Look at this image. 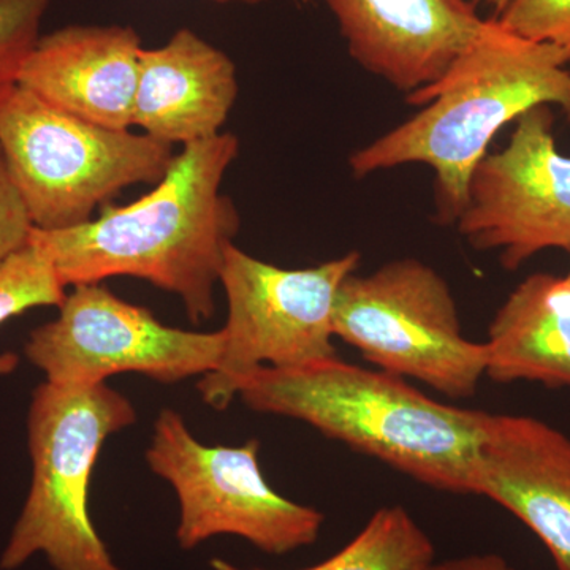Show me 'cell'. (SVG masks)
<instances>
[{
	"label": "cell",
	"mask_w": 570,
	"mask_h": 570,
	"mask_svg": "<svg viewBox=\"0 0 570 570\" xmlns=\"http://www.w3.org/2000/svg\"><path fill=\"white\" fill-rule=\"evenodd\" d=\"M238 153L234 134L183 146L151 193L126 206L105 204L97 219L78 227L32 228L31 242L66 287L137 277L178 295L193 324L209 321L225 250L242 225L234 202L220 194Z\"/></svg>",
	"instance_id": "cell-1"
},
{
	"label": "cell",
	"mask_w": 570,
	"mask_h": 570,
	"mask_svg": "<svg viewBox=\"0 0 570 570\" xmlns=\"http://www.w3.org/2000/svg\"><path fill=\"white\" fill-rule=\"evenodd\" d=\"M564 52L505 31L490 18L485 32L434 85L407 96L422 111L352 154L355 178L422 164L436 176V220L455 225L469 183L502 127L532 108L570 111Z\"/></svg>",
	"instance_id": "cell-2"
},
{
	"label": "cell",
	"mask_w": 570,
	"mask_h": 570,
	"mask_svg": "<svg viewBox=\"0 0 570 570\" xmlns=\"http://www.w3.org/2000/svg\"><path fill=\"white\" fill-rule=\"evenodd\" d=\"M253 411L283 415L452 494H472L485 414L423 395L406 379L333 356L294 370L261 367L236 384Z\"/></svg>",
	"instance_id": "cell-3"
},
{
	"label": "cell",
	"mask_w": 570,
	"mask_h": 570,
	"mask_svg": "<svg viewBox=\"0 0 570 570\" xmlns=\"http://www.w3.org/2000/svg\"><path fill=\"white\" fill-rule=\"evenodd\" d=\"M135 422L134 404L105 382L47 381L36 389L28 420L32 485L0 569L41 553L56 570H121L94 528L89 485L105 441Z\"/></svg>",
	"instance_id": "cell-4"
},
{
	"label": "cell",
	"mask_w": 570,
	"mask_h": 570,
	"mask_svg": "<svg viewBox=\"0 0 570 570\" xmlns=\"http://www.w3.org/2000/svg\"><path fill=\"white\" fill-rule=\"evenodd\" d=\"M0 149L39 230H66L134 184H157L174 146L58 110L22 86L0 100Z\"/></svg>",
	"instance_id": "cell-5"
},
{
	"label": "cell",
	"mask_w": 570,
	"mask_h": 570,
	"mask_svg": "<svg viewBox=\"0 0 570 570\" xmlns=\"http://www.w3.org/2000/svg\"><path fill=\"white\" fill-rule=\"evenodd\" d=\"M333 333L379 370L452 400L474 396L485 377V343L463 335L448 281L417 258L351 273L337 288Z\"/></svg>",
	"instance_id": "cell-6"
},
{
	"label": "cell",
	"mask_w": 570,
	"mask_h": 570,
	"mask_svg": "<svg viewBox=\"0 0 570 570\" xmlns=\"http://www.w3.org/2000/svg\"><path fill=\"white\" fill-rule=\"evenodd\" d=\"M360 258L352 250L309 268L287 269L258 261L235 243L228 246L219 276L228 306L224 351L216 370L198 382L205 403L224 411L236 384L261 367L294 370L337 356L333 306Z\"/></svg>",
	"instance_id": "cell-7"
},
{
	"label": "cell",
	"mask_w": 570,
	"mask_h": 570,
	"mask_svg": "<svg viewBox=\"0 0 570 570\" xmlns=\"http://www.w3.org/2000/svg\"><path fill=\"white\" fill-rule=\"evenodd\" d=\"M258 441L205 445L174 409H163L146 461L174 487L181 508L176 539L184 550L214 535H236L269 554L313 546L324 513L272 489L258 463Z\"/></svg>",
	"instance_id": "cell-8"
},
{
	"label": "cell",
	"mask_w": 570,
	"mask_h": 570,
	"mask_svg": "<svg viewBox=\"0 0 570 570\" xmlns=\"http://www.w3.org/2000/svg\"><path fill=\"white\" fill-rule=\"evenodd\" d=\"M224 332L175 328L100 284L75 285L59 316L32 330L24 355L61 384H102L137 373L163 384L205 376L219 365Z\"/></svg>",
	"instance_id": "cell-9"
},
{
	"label": "cell",
	"mask_w": 570,
	"mask_h": 570,
	"mask_svg": "<svg viewBox=\"0 0 570 570\" xmlns=\"http://www.w3.org/2000/svg\"><path fill=\"white\" fill-rule=\"evenodd\" d=\"M553 122L547 105L517 119L508 145L475 168L455 223L469 246L497 250L509 272L543 250L570 253V156Z\"/></svg>",
	"instance_id": "cell-10"
},
{
	"label": "cell",
	"mask_w": 570,
	"mask_h": 570,
	"mask_svg": "<svg viewBox=\"0 0 570 570\" xmlns=\"http://www.w3.org/2000/svg\"><path fill=\"white\" fill-rule=\"evenodd\" d=\"M360 67L397 91L434 85L485 32L468 0H322Z\"/></svg>",
	"instance_id": "cell-11"
},
{
	"label": "cell",
	"mask_w": 570,
	"mask_h": 570,
	"mask_svg": "<svg viewBox=\"0 0 570 570\" xmlns=\"http://www.w3.org/2000/svg\"><path fill=\"white\" fill-rule=\"evenodd\" d=\"M474 497L489 498L570 570V438L528 415L485 414Z\"/></svg>",
	"instance_id": "cell-12"
},
{
	"label": "cell",
	"mask_w": 570,
	"mask_h": 570,
	"mask_svg": "<svg viewBox=\"0 0 570 570\" xmlns=\"http://www.w3.org/2000/svg\"><path fill=\"white\" fill-rule=\"evenodd\" d=\"M141 50L130 26H67L40 37L18 85L82 121L130 130Z\"/></svg>",
	"instance_id": "cell-13"
},
{
	"label": "cell",
	"mask_w": 570,
	"mask_h": 570,
	"mask_svg": "<svg viewBox=\"0 0 570 570\" xmlns=\"http://www.w3.org/2000/svg\"><path fill=\"white\" fill-rule=\"evenodd\" d=\"M234 61L190 29L159 48H142L134 126L168 142L190 145L220 134L238 97Z\"/></svg>",
	"instance_id": "cell-14"
},
{
	"label": "cell",
	"mask_w": 570,
	"mask_h": 570,
	"mask_svg": "<svg viewBox=\"0 0 570 570\" xmlns=\"http://www.w3.org/2000/svg\"><path fill=\"white\" fill-rule=\"evenodd\" d=\"M485 348V376L498 384L570 389L568 277L535 273L521 281L494 314Z\"/></svg>",
	"instance_id": "cell-15"
},
{
	"label": "cell",
	"mask_w": 570,
	"mask_h": 570,
	"mask_svg": "<svg viewBox=\"0 0 570 570\" xmlns=\"http://www.w3.org/2000/svg\"><path fill=\"white\" fill-rule=\"evenodd\" d=\"M436 560L433 539L403 505L377 509L362 531L344 549L299 570H419ZM214 570L242 569L224 560H213Z\"/></svg>",
	"instance_id": "cell-16"
},
{
	"label": "cell",
	"mask_w": 570,
	"mask_h": 570,
	"mask_svg": "<svg viewBox=\"0 0 570 570\" xmlns=\"http://www.w3.org/2000/svg\"><path fill=\"white\" fill-rule=\"evenodd\" d=\"M66 296L51 258L31 238L0 264V325L32 307L61 306ZM18 363V355L0 354V376L13 373Z\"/></svg>",
	"instance_id": "cell-17"
},
{
	"label": "cell",
	"mask_w": 570,
	"mask_h": 570,
	"mask_svg": "<svg viewBox=\"0 0 570 570\" xmlns=\"http://www.w3.org/2000/svg\"><path fill=\"white\" fill-rule=\"evenodd\" d=\"M51 0H0V100L18 86Z\"/></svg>",
	"instance_id": "cell-18"
},
{
	"label": "cell",
	"mask_w": 570,
	"mask_h": 570,
	"mask_svg": "<svg viewBox=\"0 0 570 570\" xmlns=\"http://www.w3.org/2000/svg\"><path fill=\"white\" fill-rule=\"evenodd\" d=\"M494 20L521 39L558 48L570 62V0H512Z\"/></svg>",
	"instance_id": "cell-19"
},
{
	"label": "cell",
	"mask_w": 570,
	"mask_h": 570,
	"mask_svg": "<svg viewBox=\"0 0 570 570\" xmlns=\"http://www.w3.org/2000/svg\"><path fill=\"white\" fill-rule=\"evenodd\" d=\"M33 224L0 149V264L24 247Z\"/></svg>",
	"instance_id": "cell-20"
},
{
	"label": "cell",
	"mask_w": 570,
	"mask_h": 570,
	"mask_svg": "<svg viewBox=\"0 0 570 570\" xmlns=\"http://www.w3.org/2000/svg\"><path fill=\"white\" fill-rule=\"evenodd\" d=\"M419 570H519L498 553H471L463 557L434 560Z\"/></svg>",
	"instance_id": "cell-21"
},
{
	"label": "cell",
	"mask_w": 570,
	"mask_h": 570,
	"mask_svg": "<svg viewBox=\"0 0 570 570\" xmlns=\"http://www.w3.org/2000/svg\"><path fill=\"white\" fill-rule=\"evenodd\" d=\"M468 2L471 3V6H474L475 9H478L479 6L487 7V9L493 11L494 18H498L502 11L508 9L509 3L512 2V0H468Z\"/></svg>",
	"instance_id": "cell-22"
},
{
	"label": "cell",
	"mask_w": 570,
	"mask_h": 570,
	"mask_svg": "<svg viewBox=\"0 0 570 570\" xmlns=\"http://www.w3.org/2000/svg\"><path fill=\"white\" fill-rule=\"evenodd\" d=\"M217 3H247V6H254V3L266 2V0H213Z\"/></svg>",
	"instance_id": "cell-23"
},
{
	"label": "cell",
	"mask_w": 570,
	"mask_h": 570,
	"mask_svg": "<svg viewBox=\"0 0 570 570\" xmlns=\"http://www.w3.org/2000/svg\"><path fill=\"white\" fill-rule=\"evenodd\" d=\"M566 116H568V121H569V124H570V111H569V112H568V115H566Z\"/></svg>",
	"instance_id": "cell-24"
},
{
	"label": "cell",
	"mask_w": 570,
	"mask_h": 570,
	"mask_svg": "<svg viewBox=\"0 0 570 570\" xmlns=\"http://www.w3.org/2000/svg\"><path fill=\"white\" fill-rule=\"evenodd\" d=\"M566 277H568V281L570 283V272L568 273V276H566Z\"/></svg>",
	"instance_id": "cell-25"
}]
</instances>
